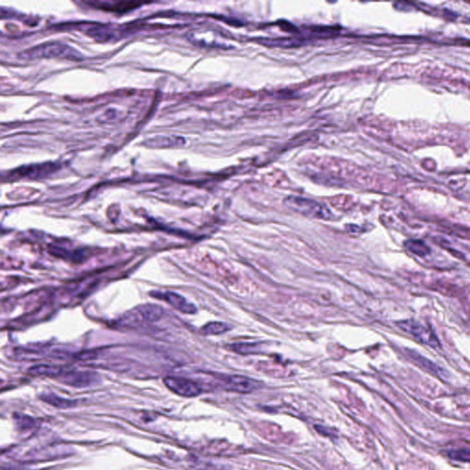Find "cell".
Listing matches in <instances>:
<instances>
[{
	"label": "cell",
	"instance_id": "cell-21",
	"mask_svg": "<svg viewBox=\"0 0 470 470\" xmlns=\"http://www.w3.org/2000/svg\"><path fill=\"white\" fill-rule=\"evenodd\" d=\"M316 430L321 433V434H324V435H327V436H331V435H334V432H330L329 429H326L325 427L322 426H316Z\"/></svg>",
	"mask_w": 470,
	"mask_h": 470
},
{
	"label": "cell",
	"instance_id": "cell-4",
	"mask_svg": "<svg viewBox=\"0 0 470 470\" xmlns=\"http://www.w3.org/2000/svg\"><path fill=\"white\" fill-rule=\"evenodd\" d=\"M397 326L405 332L407 334L411 335L420 343L427 345L434 349H440L441 345L437 339L436 335L429 327L422 325L420 322L415 320H404L396 323Z\"/></svg>",
	"mask_w": 470,
	"mask_h": 470
},
{
	"label": "cell",
	"instance_id": "cell-16",
	"mask_svg": "<svg viewBox=\"0 0 470 470\" xmlns=\"http://www.w3.org/2000/svg\"><path fill=\"white\" fill-rule=\"evenodd\" d=\"M408 355L411 357V359L414 362L417 363L419 366H421L422 368H426L428 371L434 374H440V372H441L440 368H438L437 366H435L433 363L429 361L426 358L422 357L421 355H419L416 352L410 350V351H408Z\"/></svg>",
	"mask_w": 470,
	"mask_h": 470
},
{
	"label": "cell",
	"instance_id": "cell-7",
	"mask_svg": "<svg viewBox=\"0 0 470 470\" xmlns=\"http://www.w3.org/2000/svg\"><path fill=\"white\" fill-rule=\"evenodd\" d=\"M153 296L159 299H163L166 302L169 303L173 308L178 309L180 312L186 314H195L197 312V308L194 304L189 302L183 296L179 295L178 293L173 291H153L151 293Z\"/></svg>",
	"mask_w": 470,
	"mask_h": 470
},
{
	"label": "cell",
	"instance_id": "cell-2",
	"mask_svg": "<svg viewBox=\"0 0 470 470\" xmlns=\"http://www.w3.org/2000/svg\"><path fill=\"white\" fill-rule=\"evenodd\" d=\"M164 315V308L154 304H144L130 309L120 318L121 325L139 326L158 322Z\"/></svg>",
	"mask_w": 470,
	"mask_h": 470
},
{
	"label": "cell",
	"instance_id": "cell-13",
	"mask_svg": "<svg viewBox=\"0 0 470 470\" xmlns=\"http://www.w3.org/2000/svg\"><path fill=\"white\" fill-rule=\"evenodd\" d=\"M40 399L48 403L50 405L54 406L59 409H68L76 405V402L75 400H68V399H64L62 397H59L54 393H49V394H43Z\"/></svg>",
	"mask_w": 470,
	"mask_h": 470
},
{
	"label": "cell",
	"instance_id": "cell-6",
	"mask_svg": "<svg viewBox=\"0 0 470 470\" xmlns=\"http://www.w3.org/2000/svg\"><path fill=\"white\" fill-rule=\"evenodd\" d=\"M222 381L225 389L238 393H250L261 387L259 381L237 375L225 376Z\"/></svg>",
	"mask_w": 470,
	"mask_h": 470
},
{
	"label": "cell",
	"instance_id": "cell-18",
	"mask_svg": "<svg viewBox=\"0 0 470 470\" xmlns=\"http://www.w3.org/2000/svg\"><path fill=\"white\" fill-rule=\"evenodd\" d=\"M230 348L233 352L242 355L254 354L259 351L260 349L258 344H234L231 345Z\"/></svg>",
	"mask_w": 470,
	"mask_h": 470
},
{
	"label": "cell",
	"instance_id": "cell-11",
	"mask_svg": "<svg viewBox=\"0 0 470 470\" xmlns=\"http://www.w3.org/2000/svg\"><path fill=\"white\" fill-rule=\"evenodd\" d=\"M97 9L105 11H111L115 13L123 14L126 12L134 10L142 5L140 2H113V3H93Z\"/></svg>",
	"mask_w": 470,
	"mask_h": 470
},
{
	"label": "cell",
	"instance_id": "cell-8",
	"mask_svg": "<svg viewBox=\"0 0 470 470\" xmlns=\"http://www.w3.org/2000/svg\"><path fill=\"white\" fill-rule=\"evenodd\" d=\"M61 381L75 388H87L99 381L98 375L93 372H65L61 377Z\"/></svg>",
	"mask_w": 470,
	"mask_h": 470
},
{
	"label": "cell",
	"instance_id": "cell-5",
	"mask_svg": "<svg viewBox=\"0 0 470 470\" xmlns=\"http://www.w3.org/2000/svg\"><path fill=\"white\" fill-rule=\"evenodd\" d=\"M164 383L175 394L185 398H193L200 395L202 391L199 384L187 378L167 377L164 379Z\"/></svg>",
	"mask_w": 470,
	"mask_h": 470
},
{
	"label": "cell",
	"instance_id": "cell-9",
	"mask_svg": "<svg viewBox=\"0 0 470 470\" xmlns=\"http://www.w3.org/2000/svg\"><path fill=\"white\" fill-rule=\"evenodd\" d=\"M57 169L54 164H44V165H36V166H29L24 168H20L14 171V175L11 177H21V178H39L44 177L50 173H53L54 170Z\"/></svg>",
	"mask_w": 470,
	"mask_h": 470
},
{
	"label": "cell",
	"instance_id": "cell-10",
	"mask_svg": "<svg viewBox=\"0 0 470 470\" xmlns=\"http://www.w3.org/2000/svg\"><path fill=\"white\" fill-rule=\"evenodd\" d=\"M208 32H193L189 34V39L196 45L204 46V47H218V48H227L225 44L222 41H218V35L216 33L210 32V37L208 36Z\"/></svg>",
	"mask_w": 470,
	"mask_h": 470
},
{
	"label": "cell",
	"instance_id": "cell-12",
	"mask_svg": "<svg viewBox=\"0 0 470 470\" xmlns=\"http://www.w3.org/2000/svg\"><path fill=\"white\" fill-rule=\"evenodd\" d=\"M29 373L33 376H43L48 378H59L65 370L60 367L48 366V365H39L29 369Z\"/></svg>",
	"mask_w": 470,
	"mask_h": 470
},
{
	"label": "cell",
	"instance_id": "cell-14",
	"mask_svg": "<svg viewBox=\"0 0 470 470\" xmlns=\"http://www.w3.org/2000/svg\"><path fill=\"white\" fill-rule=\"evenodd\" d=\"M404 246L408 251L411 252V254L421 256V257H423L430 253L429 246L421 240H416V239L407 240L404 243Z\"/></svg>",
	"mask_w": 470,
	"mask_h": 470
},
{
	"label": "cell",
	"instance_id": "cell-20",
	"mask_svg": "<svg viewBox=\"0 0 470 470\" xmlns=\"http://www.w3.org/2000/svg\"><path fill=\"white\" fill-rule=\"evenodd\" d=\"M18 420V424L22 429H29L32 428L36 424V421L33 420V418L28 416H21L20 418H17Z\"/></svg>",
	"mask_w": 470,
	"mask_h": 470
},
{
	"label": "cell",
	"instance_id": "cell-1",
	"mask_svg": "<svg viewBox=\"0 0 470 470\" xmlns=\"http://www.w3.org/2000/svg\"><path fill=\"white\" fill-rule=\"evenodd\" d=\"M284 204L288 209L296 211L303 216L323 221H331L334 219L332 211L326 206L316 200L289 196L284 200Z\"/></svg>",
	"mask_w": 470,
	"mask_h": 470
},
{
	"label": "cell",
	"instance_id": "cell-15",
	"mask_svg": "<svg viewBox=\"0 0 470 470\" xmlns=\"http://www.w3.org/2000/svg\"><path fill=\"white\" fill-rule=\"evenodd\" d=\"M231 329H232L231 325H228L226 323L212 322V323H209L204 325L201 329V332L203 335H219L229 332Z\"/></svg>",
	"mask_w": 470,
	"mask_h": 470
},
{
	"label": "cell",
	"instance_id": "cell-17",
	"mask_svg": "<svg viewBox=\"0 0 470 470\" xmlns=\"http://www.w3.org/2000/svg\"><path fill=\"white\" fill-rule=\"evenodd\" d=\"M260 43L267 46H276V47H293V46H297L298 44H301L300 41L294 38L276 39V40L261 39Z\"/></svg>",
	"mask_w": 470,
	"mask_h": 470
},
{
	"label": "cell",
	"instance_id": "cell-19",
	"mask_svg": "<svg viewBox=\"0 0 470 470\" xmlns=\"http://www.w3.org/2000/svg\"><path fill=\"white\" fill-rule=\"evenodd\" d=\"M450 457L453 459L457 460V461H463V462H470V450L469 449H463V450H456L454 452H451Z\"/></svg>",
	"mask_w": 470,
	"mask_h": 470
},
{
	"label": "cell",
	"instance_id": "cell-3",
	"mask_svg": "<svg viewBox=\"0 0 470 470\" xmlns=\"http://www.w3.org/2000/svg\"><path fill=\"white\" fill-rule=\"evenodd\" d=\"M22 57L28 59H34L40 57H59L66 60L81 59V55L75 49L71 48L68 45L62 44H44L38 47L31 49L26 53L22 54Z\"/></svg>",
	"mask_w": 470,
	"mask_h": 470
}]
</instances>
